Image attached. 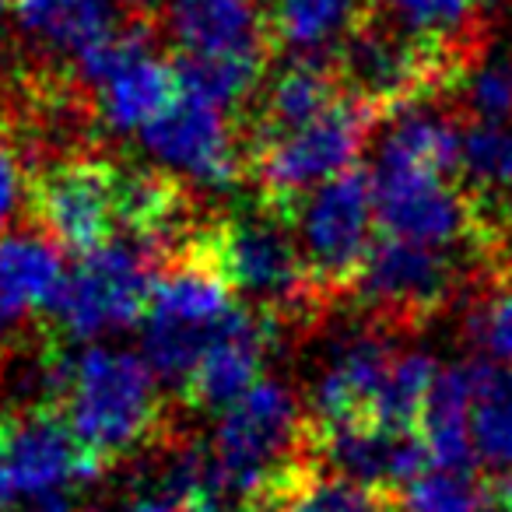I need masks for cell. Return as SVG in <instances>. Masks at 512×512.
<instances>
[{
    "instance_id": "obj_1",
    "label": "cell",
    "mask_w": 512,
    "mask_h": 512,
    "mask_svg": "<svg viewBox=\"0 0 512 512\" xmlns=\"http://www.w3.org/2000/svg\"><path fill=\"white\" fill-rule=\"evenodd\" d=\"M200 253L235 299L281 330H313L337 302L320 288L292 225V207L256 197L197 232Z\"/></svg>"
},
{
    "instance_id": "obj_2",
    "label": "cell",
    "mask_w": 512,
    "mask_h": 512,
    "mask_svg": "<svg viewBox=\"0 0 512 512\" xmlns=\"http://www.w3.org/2000/svg\"><path fill=\"white\" fill-rule=\"evenodd\" d=\"M204 446L214 495L249 512H264L278 484L313 460L306 400H299L288 383L264 376L218 414Z\"/></svg>"
},
{
    "instance_id": "obj_3",
    "label": "cell",
    "mask_w": 512,
    "mask_h": 512,
    "mask_svg": "<svg viewBox=\"0 0 512 512\" xmlns=\"http://www.w3.org/2000/svg\"><path fill=\"white\" fill-rule=\"evenodd\" d=\"M60 404L74 439L102 467L158 446L169 432L162 379L144 355L123 348L88 344L71 355Z\"/></svg>"
},
{
    "instance_id": "obj_4",
    "label": "cell",
    "mask_w": 512,
    "mask_h": 512,
    "mask_svg": "<svg viewBox=\"0 0 512 512\" xmlns=\"http://www.w3.org/2000/svg\"><path fill=\"white\" fill-rule=\"evenodd\" d=\"M242 302L225 285L214 264L193 242L165 260L151 285L148 313H144V362L155 369L162 386H176L183 393L200 355L211 341L235 320Z\"/></svg>"
},
{
    "instance_id": "obj_5",
    "label": "cell",
    "mask_w": 512,
    "mask_h": 512,
    "mask_svg": "<svg viewBox=\"0 0 512 512\" xmlns=\"http://www.w3.org/2000/svg\"><path fill=\"white\" fill-rule=\"evenodd\" d=\"M477 281H484V271L474 253L418 246L379 232L348 299L372 327L397 337L446 313L456 295Z\"/></svg>"
},
{
    "instance_id": "obj_6",
    "label": "cell",
    "mask_w": 512,
    "mask_h": 512,
    "mask_svg": "<svg viewBox=\"0 0 512 512\" xmlns=\"http://www.w3.org/2000/svg\"><path fill=\"white\" fill-rule=\"evenodd\" d=\"M379 116L344 92L327 113L249 148V179L271 204L292 207L316 186L355 169Z\"/></svg>"
},
{
    "instance_id": "obj_7",
    "label": "cell",
    "mask_w": 512,
    "mask_h": 512,
    "mask_svg": "<svg viewBox=\"0 0 512 512\" xmlns=\"http://www.w3.org/2000/svg\"><path fill=\"white\" fill-rule=\"evenodd\" d=\"M158 25L134 18L78 60V78L92 88V113L109 134H141L176 102V64L158 53Z\"/></svg>"
},
{
    "instance_id": "obj_8",
    "label": "cell",
    "mask_w": 512,
    "mask_h": 512,
    "mask_svg": "<svg viewBox=\"0 0 512 512\" xmlns=\"http://www.w3.org/2000/svg\"><path fill=\"white\" fill-rule=\"evenodd\" d=\"M299 246L320 288L341 306L376 242V190L362 165L341 172L292 204Z\"/></svg>"
},
{
    "instance_id": "obj_9",
    "label": "cell",
    "mask_w": 512,
    "mask_h": 512,
    "mask_svg": "<svg viewBox=\"0 0 512 512\" xmlns=\"http://www.w3.org/2000/svg\"><path fill=\"white\" fill-rule=\"evenodd\" d=\"M155 274V260L148 249L130 239H113L109 246L81 256L67 271L46 313L53 316L64 337L95 344L99 337L144 320Z\"/></svg>"
},
{
    "instance_id": "obj_10",
    "label": "cell",
    "mask_w": 512,
    "mask_h": 512,
    "mask_svg": "<svg viewBox=\"0 0 512 512\" xmlns=\"http://www.w3.org/2000/svg\"><path fill=\"white\" fill-rule=\"evenodd\" d=\"M0 456L25 512H78L81 495L106 470L74 439L64 414L50 407L0 418Z\"/></svg>"
},
{
    "instance_id": "obj_11",
    "label": "cell",
    "mask_w": 512,
    "mask_h": 512,
    "mask_svg": "<svg viewBox=\"0 0 512 512\" xmlns=\"http://www.w3.org/2000/svg\"><path fill=\"white\" fill-rule=\"evenodd\" d=\"M379 232L432 249L474 253L481 260L477 204L449 172L407 162H372Z\"/></svg>"
},
{
    "instance_id": "obj_12",
    "label": "cell",
    "mask_w": 512,
    "mask_h": 512,
    "mask_svg": "<svg viewBox=\"0 0 512 512\" xmlns=\"http://www.w3.org/2000/svg\"><path fill=\"white\" fill-rule=\"evenodd\" d=\"M141 148L158 169L204 190H232L249 179V151L242 116L179 92L176 102L141 130Z\"/></svg>"
},
{
    "instance_id": "obj_13",
    "label": "cell",
    "mask_w": 512,
    "mask_h": 512,
    "mask_svg": "<svg viewBox=\"0 0 512 512\" xmlns=\"http://www.w3.org/2000/svg\"><path fill=\"white\" fill-rule=\"evenodd\" d=\"M116 179L120 169L99 158H67L32 183V207L39 225L57 246L88 256L109 246L120 228L116 207Z\"/></svg>"
},
{
    "instance_id": "obj_14",
    "label": "cell",
    "mask_w": 512,
    "mask_h": 512,
    "mask_svg": "<svg viewBox=\"0 0 512 512\" xmlns=\"http://www.w3.org/2000/svg\"><path fill=\"white\" fill-rule=\"evenodd\" d=\"M397 355L400 351L393 348V334L372 327V323L330 344L327 358L320 362L313 386H309V421L323 428L376 421L379 397H383Z\"/></svg>"
},
{
    "instance_id": "obj_15",
    "label": "cell",
    "mask_w": 512,
    "mask_h": 512,
    "mask_svg": "<svg viewBox=\"0 0 512 512\" xmlns=\"http://www.w3.org/2000/svg\"><path fill=\"white\" fill-rule=\"evenodd\" d=\"M309 453L330 474H341L365 488L390 491V495H397L421 470L432 467L421 432L376 425V421L330 428L309 421Z\"/></svg>"
},
{
    "instance_id": "obj_16",
    "label": "cell",
    "mask_w": 512,
    "mask_h": 512,
    "mask_svg": "<svg viewBox=\"0 0 512 512\" xmlns=\"http://www.w3.org/2000/svg\"><path fill=\"white\" fill-rule=\"evenodd\" d=\"M285 341V330L267 316L242 306L235 320L211 341V348L200 355L193 376L186 379L179 397L204 414H221L228 404L253 390L264 379V362L278 344Z\"/></svg>"
},
{
    "instance_id": "obj_17",
    "label": "cell",
    "mask_w": 512,
    "mask_h": 512,
    "mask_svg": "<svg viewBox=\"0 0 512 512\" xmlns=\"http://www.w3.org/2000/svg\"><path fill=\"white\" fill-rule=\"evenodd\" d=\"M176 57L204 60H271L267 8L260 0H162Z\"/></svg>"
},
{
    "instance_id": "obj_18",
    "label": "cell",
    "mask_w": 512,
    "mask_h": 512,
    "mask_svg": "<svg viewBox=\"0 0 512 512\" xmlns=\"http://www.w3.org/2000/svg\"><path fill=\"white\" fill-rule=\"evenodd\" d=\"M337 99H344L334 57H288L278 71H271L242 113L246 151L278 134L302 127L327 113Z\"/></svg>"
},
{
    "instance_id": "obj_19",
    "label": "cell",
    "mask_w": 512,
    "mask_h": 512,
    "mask_svg": "<svg viewBox=\"0 0 512 512\" xmlns=\"http://www.w3.org/2000/svg\"><path fill=\"white\" fill-rule=\"evenodd\" d=\"M369 15L400 36L446 57L460 74L484 60V22L477 0H365Z\"/></svg>"
},
{
    "instance_id": "obj_20",
    "label": "cell",
    "mask_w": 512,
    "mask_h": 512,
    "mask_svg": "<svg viewBox=\"0 0 512 512\" xmlns=\"http://www.w3.org/2000/svg\"><path fill=\"white\" fill-rule=\"evenodd\" d=\"M15 32L53 60H74L116 32L113 0H11Z\"/></svg>"
},
{
    "instance_id": "obj_21",
    "label": "cell",
    "mask_w": 512,
    "mask_h": 512,
    "mask_svg": "<svg viewBox=\"0 0 512 512\" xmlns=\"http://www.w3.org/2000/svg\"><path fill=\"white\" fill-rule=\"evenodd\" d=\"M64 278V253L50 235H0V299L8 302L11 313L25 320L32 309H50Z\"/></svg>"
},
{
    "instance_id": "obj_22",
    "label": "cell",
    "mask_w": 512,
    "mask_h": 512,
    "mask_svg": "<svg viewBox=\"0 0 512 512\" xmlns=\"http://www.w3.org/2000/svg\"><path fill=\"white\" fill-rule=\"evenodd\" d=\"M362 15L365 0H271L267 32L292 57H334Z\"/></svg>"
},
{
    "instance_id": "obj_23",
    "label": "cell",
    "mask_w": 512,
    "mask_h": 512,
    "mask_svg": "<svg viewBox=\"0 0 512 512\" xmlns=\"http://www.w3.org/2000/svg\"><path fill=\"white\" fill-rule=\"evenodd\" d=\"M470 397H474L470 362L439 372L425 414L418 421L432 467L477 470V453L470 442Z\"/></svg>"
},
{
    "instance_id": "obj_24",
    "label": "cell",
    "mask_w": 512,
    "mask_h": 512,
    "mask_svg": "<svg viewBox=\"0 0 512 512\" xmlns=\"http://www.w3.org/2000/svg\"><path fill=\"white\" fill-rule=\"evenodd\" d=\"M264 512H397V495L365 488L309 460L278 484Z\"/></svg>"
},
{
    "instance_id": "obj_25",
    "label": "cell",
    "mask_w": 512,
    "mask_h": 512,
    "mask_svg": "<svg viewBox=\"0 0 512 512\" xmlns=\"http://www.w3.org/2000/svg\"><path fill=\"white\" fill-rule=\"evenodd\" d=\"M470 442L477 463L509 470L512 467V369L491 362H470Z\"/></svg>"
},
{
    "instance_id": "obj_26",
    "label": "cell",
    "mask_w": 512,
    "mask_h": 512,
    "mask_svg": "<svg viewBox=\"0 0 512 512\" xmlns=\"http://www.w3.org/2000/svg\"><path fill=\"white\" fill-rule=\"evenodd\" d=\"M460 183L481 200H512V123H460Z\"/></svg>"
},
{
    "instance_id": "obj_27",
    "label": "cell",
    "mask_w": 512,
    "mask_h": 512,
    "mask_svg": "<svg viewBox=\"0 0 512 512\" xmlns=\"http://www.w3.org/2000/svg\"><path fill=\"white\" fill-rule=\"evenodd\" d=\"M397 512H491V491L477 470L428 467L397 491Z\"/></svg>"
},
{
    "instance_id": "obj_28",
    "label": "cell",
    "mask_w": 512,
    "mask_h": 512,
    "mask_svg": "<svg viewBox=\"0 0 512 512\" xmlns=\"http://www.w3.org/2000/svg\"><path fill=\"white\" fill-rule=\"evenodd\" d=\"M439 372V362L432 355H425V351H400L390 369V379L383 386V397H379L376 425L414 428L418 432V421L425 414V404L432 397Z\"/></svg>"
},
{
    "instance_id": "obj_29",
    "label": "cell",
    "mask_w": 512,
    "mask_h": 512,
    "mask_svg": "<svg viewBox=\"0 0 512 512\" xmlns=\"http://www.w3.org/2000/svg\"><path fill=\"white\" fill-rule=\"evenodd\" d=\"M463 337L481 362L512 369V288L477 281V292L463 313Z\"/></svg>"
},
{
    "instance_id": "obj_30",
    "label": "cell",
    "mask_w": 512,
    "mask_h": 512,
    "mask_svg": "<svg viewBox=\"0 0 512 512\" xmlns=\"http://www.w3.org/2000/svg\"><path fill=\"white\" fill-rule=\"evenodd\" d=\"M460 123H509L512 116V64L481 60L449 92Z\"/></svg>"
},
{
    "instance_id": "obj_31",
    "label": "cell",
    "mask_w": 512,
    "mask_h": 512,
    "mask_svg": "<svg viewBox=\"0 0 512 512\" xmlns=\"http://www.w3.org/2000/svg\"><path fill=\"white\" fill-rule=\"evenodd\" d=\"M25 197H32V190L25 183L22 155L18 148H11L8 137H0V235H8V228L18 221Z\"/></svg>"
},
{
    "instance_id": "obj_32",
    "label": "cell",
    "mask_w": 512,
    "mask_h": 512,
    "mask_svg": "<svg viewBox=\"0 0 512 512\" xmlns=\"http://www.w3.org/2000/svg\"><path fill=\"white\" fill-rule=\"evenodd\" d=\"M488 491H491V509L512 512V467L498 470V474L488 481Z\"/></svg>"
},
{
    "instance_id": "obj_33",
    "label": "cell",
    "mask_w": 512,
    "mask_h": 512,
    "mask_svg": "<svg viewBox=\"0 0 512 512\" xmlns=\"http://www.w3.org/2000/svg\"><path fill=\"white\" fill-rule=\"evenodd\" d=\"M127 512H183V509H179L169 495H162V491L151 488V491H144V495L130 498Z\"/></svg>"
},
{
    "instance_id": "obj_34",
    "label": "cell",
    "mask_w": 512,
    "mask_h": 512,
    "mask_svg": "<svg viewBox=\"0 0 512 512\" xmlns=\"http://www.w3.org/2000/svg\"><path fill=\"white\" fill-rule=\"evenodd\" d=\"M15 509H22V502H18V491H15V484H11L8 463L0 456V512H15Z\"/></svg>"
},
{
    "instance_id": "obj_35",
    "label": "cell",
    "mask_w": 512,
    "mask_h": 512,
    "mask_svg": "<svg viewBox=\"0 0 512 512\" xmlns=\"http://www.w3.org/2000/svg\"><path fill=\"white\" fill-rule=\"evenodd\" d=\"M22 316H18V313H11V309H8V302H4V299H0V344H4V341H11V337H15L18 334V327H22Z\"/></svg>"
},
{
    "instance_id": "obj_36",
    "label": "cell",
    "mask_w": 512,
    "mask_h": 512,
    "mask_svg": "<svg viewBox=\"0 0 512 512\" xmlns=\"http://www.w3.org/2000/svg\"><path fill=\"white\" fill-rule=\"evenodd\" d=\"M127 4H137V8H155V4H162V0H127Z\"/></svg>"
},
{
    "instance_id": "obj_37",
    "label": "cell",
    "mask_w": 512,
    "mask_h": 512,
    "mask_svg": "<svg viewBox=\"0 0 512 512\" xmlns=\"http://www.w3.org/2000/svg\"><path fill=\"white\" fill-rule=\"evenodd\" d=\"M8 11H11V0H0V18L8 15Z\"/></svg>"
}]
</instances>
